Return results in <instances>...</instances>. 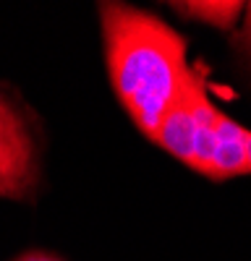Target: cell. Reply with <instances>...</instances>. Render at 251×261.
<instances>
[{
  "mask_svg": "<svg viewBox=\"0 0 251 261\" xmlns=\"http://www.w3.org/2000/svg\"><path fill=\"white\" fill-rule=\"evenodd\" d=\"M39 180L32 130L16 107L0 94V199H29Z\"/></svg>",
  "mask_w": 251,
  "mask_h": 261,
  "instance_id": "obj_2",
  "label": "cell"
},
{
  "mask_svg": "<svg viewBox=\"0 0 251 261\" xmlns=\"http://www.w3.org/2000/svg\"><path fill=\"white\" fill-rule=\"evenodd\" d=\"M215 180H228V178H241L248 175L246 165V149H243V125H238L233 118L217 110L215 118Z\"/></svg>",
  "mask_w": 251,
  "mask_h": 261,
  "instance_id": "obj_4",
  "label": "cell"
},
{
  "mask_svg": "<svg viewBox=\"0 0 251 261\" xmlns=\"http://www.w3.org/2000/svg\"><path fill=\"white\" fill-rule=\"evenodd\" d=\"M27 261H50V258H45V256H42V258H39V256H34V258H27Z\"/></svg>",
  "mask_w": 251,
  "mask_h": 261,
  "instance_id": "obj_8",
  "label": "cell"
},
{
  "mask_svg": "<svg viewBox=\"0 0 251 261\" xmlns=\"http://www.w3.org/2000/svg\"><path fill=\"white\" fill-rule=\"evenodd\" d=\"M170 8L215 29H233L238 18L246 13V3L241 0H188V3H170Z\"/></svg>",
  "mask_w": 251,
  "mask_h": 261,
  "instance_id": "obj_5",
  "label": "cell"
},
{
  "mask_svg": "<svg viewBox=\"0 0 251 261\" xmlns=\"http://www.w3.org/2000/svg\"><path fill=\"white\" fill-rule=\"evenodd\" d=\"M243 149H246V165H248V175H251V130L243 128Z\"/></svg>",
  "mask_w": 251,
  "mask_h": 261,
  "instance_id": "obj_7",
  "label": "cell"
},
{
  "mask_svg": "<svg viewBox=\"0 0 251 261\" xmlns=\"http://www.w3.org/2000/svg\"><path fill=\"white\" fill-rule=\"evenodd\" d=\"M241 45L246 47V53L251 55V3H246V13H243V27H241Z\"/></svg>",
  "mask_w": 251,
  "mask_h": 261,
  "instance_id": "obj_6",
  "label": "cell"
},
{
  "mask_svg": "<svg viewBox=\"0 0 251 261\" xmlns=\"http://www.w3.org/2000/svg\"><path fill=\"white\" fill-rule=\"evenodd\" d=\"M99 21L113 89L134 125L155 141L191 73L186 39L157 16L126 3H102Z\"/></svg>",
  "mask_w": 251,
  "mask_h": 261,
  "instance_id": "obj_1",
  "label": "cell"
},
{
  "mask_svg": "<svg viewBox=\"0 0 251 261\" xmlns=\"http://www.w3.org/2000/svg\"><path fill=\"white\" fill-rule=\"evenodd\" d=\"M155 144H160L167 154H173L186 167L194 165V154H196V120H194L191 105H188L183 89H181L175 105L167 110L165 120L160 123Z\"/></svg>",
  "mask_w": 251,
  "mask_h": 261,
  "instance_id": "obj_3",
  "label": "cell"
}]
</instances>
